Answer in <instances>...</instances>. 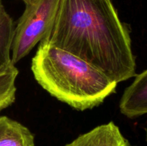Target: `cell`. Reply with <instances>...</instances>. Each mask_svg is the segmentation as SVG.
<instances>
[{
    "label": "cell",
    "instance_id": "1",
    "mask_svg": "<svg viewBox=\"0 0 147 146\" xmlns=\"http://www.w3.org/2000/svg\"><path fill=\"white\" fill-rule=\"evenodd\" d=\"M44 40L83 59L117 83L136 75L130 32L111 0H60Z\"/></svg>",
    "mask_w": 147,
    "mask_h": 146
},
{
    "label": "cell",
    "instance_id": "2",
    "mask_svg": "<svg viewBox=\"0 0 147 146\" xmlns=\"http://www.w3.org/2000/svg\"><path fill=\"white\" fill-rule=\"evenodd\" d=\"M31 70L45 90L79 111L101 104L118 84L88 62L44 40L32 59Z\"/></svg>",
    "mask_w": 147,
    "mask_h": 146
},
{
    "label": "cell",
    "instance_id": "3",
    "mask_svg": "<svg viewBox=\"0 0 147 146\" xmlns=\"http://www.w3.org/2000/svg\"><path fill=\"white\" fill-rule=\"evenodd\" d=\"M60 0H25V8L14 27L11 60L15 65L43 40L53 26Z\"/></svg>",
    "mask_w": 147,
    "mask_h": 146
},
{
    "label": "cell",
    "instance_id": "4",
    "mask_svg": "<svg viewBox=\"0 0 147 146\" xmlns=\"http://www.w3.org/2000/svg\"><path fill=\"white\" fill-rule=\"evenodd\" d=\"M119 109L123 115L135 118L147 115V69L136 74L121 98Z\"/></svg>",
    "mask_w": 147,
    "mask_h": 146
},
{
    "label": "cell",
    "instance_id": "5",
    "mask_svg": "<svg viewBox=\"0 0 147 146\" xmlns=\"http://www.w3.org/2000/svg\"><path fill=\"white\" fill-rule=\"evenodd\" d=\"M65 146H129V144L119 127L110 122L80 135Z\"/></svg>",
    "mask_w": 147,
    "mask_h": 146
},
{
    "label": "cell",
    "instance_id": "6",
    "mask_svg": "<svg viewBox=\"0 0 147 146\" xmlns=\"http://www.w3.org/2000/svg\"><path fill=\"white\" fill-rule=\"evenodd\" d=\"M0 146H35L34 135L19 122L0 116Z\"/></svg>",
    "mask_w": 147,
    "mask_h": 146
},
{
    "label": "cell",
    "instance_id": "7",
    "mask_svg": "<svg viewBox=\"0 0 147 146\" xmlns=\"http://www.w3.org/2000/svg\"><path fill=\"white\" fill-rule=\"evenodd\" d=\"M14 27L12 19L0 0V71L12 64L11 48Z\"/></svg>",
    "mask_w": 147,
    "mask_h": 146
},
{
    "label": "cell",
    "instance_id": "8",
    "mask_svg": "<svg viewBox=\"0 0 147 146\" xmlns=\"http://www.w3.org/2000/svg\"><path fill=\"white\" fill-rule=\"evenodd\" d=\"M18 74V70L13 64L0 71V113L15 101V82Z\"/></svg>",
    "mask_w": 147,
    "mask_h": 146
},
{
    "label": "cell",
    "instance_id": "9",
    "mask_svg": "<svg viewBox=\"0 0 147 146\" xmlns=\"http://www.w3.org/2000/svg\"><path fill=\"white\" fill-rule=\"evenodd\" d=\"M145 130H146V140L147 142V127H146V128L145 129Z\"/></svg>",
    "mask_w": 147,
    "mask_h": 146
},
{
    "label": "cell",
    "instance_id": "10",
    "mask_svg": "<svg viewBox=\"0 0 147 146\" xmlns=\"http://www.w3.org/2000/svg\"><path fill=\"white\" fill-rule=\"evenodd\" d=\"M23 1H25V0H23Z\"/></svg>",
    "mask_w": 147,
    "mask_h": 146
}]
</instances>
